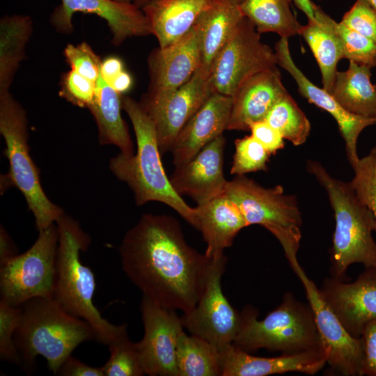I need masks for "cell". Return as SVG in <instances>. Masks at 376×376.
Wrapping results in <instances>:
<instances>
[{"label": "cell", "mask_w": 376, "mask_h": 376, "mask_svg": "<svg viewBox=\"0 0 376 376\" xmlns=\"http://www.w3.org/2000/svg\"><path fill=\"white\" fill-rule=\"evenodd\" d=\"M224 194L240 209L247 226H263L279 242L288 260L297 257L302 217L295 195L279 185L265 187L245 175L227 180Z\"/></svg>", "instance_id": "cell-8"}, {"label": "cell", "mask_w": 376, "mask_h": 376, "mask_svg": "<svg viewBox=\"0 0 376 376\" xmlns=\"http://www.w3.org/2000/svg\"><path fill=\"white\" fill-rule=\"evenodd\" d=\"M200 58V30L196 22L180 40L150 53V83L141 106L148 109L164 102L192 77L199 67Z\"/></svg>", "instance_id": "cell-13"}, {"label": "cell", "mask_w": 376, "mask_h": 376, "mask_svg": "<svg viewBox=\"0 0 376 376\" xmlns=\"http://www.w3.org/2000/svg\"><path fill=\"white\" fill-rule=\"evenodd\" d=\"M214 93L209 74L200 68L164 102L143 109L152 120L161 155L171 151L183 127Z\"/></svg>", "instance_id": "cell-17"}, {"label": "cell", "mask_w": 376, "mask_h": 376, "mask_svg": "<svg viewBox=\"0 0 376 376\" xmlns=\"http://www.w3.org/2000/svg\"><path fill=\"white\" fill-rule=\"evenodd\" d=\"M95 118L101 145H114L126 155H134V146L128 127L122 118L120 94L100 75L95 93L88 107Z\"/></svg>", "instance_id": "cell-27"}, {"label": "cell", "mask_w": 376, "mask_h": 376, "mask_svg": "<svg viewBox=\"0 0 376 376\" xmlns=\"http://www.w3.org/2000/svg\"><path fill=\"white\" fill-rule=\"evenodd\" d=\"M16 255H17V249L5 229L1 227L0 232V265Z\"/></svg>", "instance_id": "cell-45"}, {"label": "cell", "mask_w": 376, "mask_h": 376, "mask_svg": "<svg viewBox=\"0 0 376 376\" xmlns=\"http://www.w3.org/2000/svg\"><path fill=\"white\" fill-rule=\"evenodd\" d=\"M150 0H134L133 3L140 8Z\"/></svg>", "instance_id": "cell-48"}, {"label": "cell", "mask_w": 376, "mask_h": 376, "mask_svg": "<svg viewBox=\"0 0 376 376\" xmlns=\"http://www.w3.org/2000/svg\"><path fill=\"white\" fill-rule=\"evenodd\" d=\"M265 120L295 146L304 144L311 132L308 118L288 92L274 104Z\"/></svg>", "instance_id": "cell-32"}, {"label": "cell", "mask_w": 376, "mask_h": 376, "mask_svg": "<svg viewBox=\"0 0 376 376\" xmlns=\"http://www.w3.org/2000/svg\"><path fill=\"white\" fill-rule=\"evenodd\" d=\"M213 0H150L141 8L159 43L169 46L185 36Z\"/></svg>", "instance_id": "cell-24"}, {"label": "cell", "mask_w": 376, "mask_h": 376, "mask_svg": "<svg viewBox=\"0 0 376 376\" xmlns=\"http://www.w3.org/2000/svg\"><path fill=\"white\" fill-rule=\"evenodd\" d=\"M298 9L301 10L307 17L308 20L315 19V9L317 6L311 0H292Z\"/></svg>", "instance_id": "cell-47"}, {"label": "cell", "mask_w": 376, "mask_h": 376, "mask_svg": "<svg viewBox=\"0 0 376 376\" xmlns=\"http://www.w3.org/2000/svg\"><path fill=\"white\" fill-rule=\"evenodd\" d=\"M337 24L317 6L315 19L301 25L299 34L309 46L319 66L322 88L331 91L336 78L337 65L343 58V46L337 30Z\"/></svg>", "instance_id": "cell-26"}, {"label": "cell", "mask_w": 376, "mask_h": 376, "mask_svg": "<svg viewBox=\"0 0 376 376\" xmlns=\"http://www.w3.org/2000/svg\"><path fill=\"white\" fill-rule=\"evenodd\" d=\"M354 177L350 182L360 199L373 212L376 223V146L352 166Z\"/></svg>", "instance_id": "cell-35"}, {"label": "cell", "mask_w": 376, "mask_h": 376, "mask_svg": "<svg viewBox=\"0 0 376 376\" xmlns=\"http://www.w3.org/2000/svg\"><path fill=\"white\" fill-rule=\"evenodd\" d=\"M320 290L352 336L360 338L365 325L376 320V268H365L351 283L326 279Z\"/></svg>", "instance_id": "cell-18"}, {"label": "cell", "mask_w": 376, "mask_h": 376, "mask_svg": "<svg viewBox=\"0 0 376 376\" xmlns=\"http://www.w3.org/2000/svg\"><path fill=\"white\" fill-rule=\"evenodd\" d=\"M110 357L102 367L104 376H142L146 375L136 343L127 333L109 346Z\"/></svg>", "instance_id": "cell-33"}, {"label": "cell", "mask_w": 376, "mask_h": 376, "mask_svg": "<svg viewBox=\"0 0 376 376\" xmlns=\"http://www.w3.org/2000/svg\"><path fill=\"white\" fill-rule=\"evenodd\" d=\"M57 374L63 376H104L102 367L88 366L71 355L62 363Z\"/></svg>", "instance_id": "cell-43"}, {"label": "cell", "mask_w": 376, "mask_h": 376, "mask_svg": "<svg viewBox=\"0 0 376 376\" xmlns=\"http://www.w3.org/2000/svg\"><path fill=\"white\" fill-rule=\"evenodd\" d=\"M235 152L230 173L244 175L249 173L267 171L269 152L251 135L235 141Z\"/></svg>", "instance_id": "cell-34"}, {"label": "cell", "mask_w": 376, "mask_h": 376, "mask_svg": "<svg viewBox=\"0 0 376 376\" xmlns=\"http://www.w3.org/2000/svg\"><path fill=\"white\" fill-rule=\"evenodd\" d=\"M242 1L213 0L196 20L200 30L198 68L208 74L215 57L245 17Z\"/></svg>", "instance_id": "cell-25"}, {"label": "cell", "mask_w": 376, "mask_h": 376, "mask_svg": "<svg viewBox=\"0 0 376 376\" xmlns=\"http://www.w3.org/2000/svg\"><path fill=\"white\" fill-rule=\"evenodd\" d=\"M0 132L6 148L8 173L1 178V189L14 187L24 196L35 218L36 229L42 230L56 222L64 213L45 194L39 170L29 153L26 113L10 92L0 95Z\"/></svg>", "instance_id": "cell-7"}, {"label": "cell", "mask_w": 376, "mask_h": 376, "mask_svg": "<svg viewBox=\"0 0 376 376\" xmlns=\"http://www.w3.org/2000/svg\"><path fill=\"white\" fill-rule=\"evenodd\" d=\"M33 31L31 17L5 15L0 21V95L9 92Z\"/></svg>", "instance_id": "cell-29"}, {"label": "cell", "mask_w": 376, "mask_h": 376, "mask_svg": "<svg viewBox=\"0 0 376 376\" xmlns=\"http://www.w3.org/2000/svg\"><path fill=\"white\" fill-rule=\"evenodd\" d=\"M21 308L14 340L20 365L27 372L34 370L36 358L42 356L48 368L56 375L79 344L97 340L86 321L65 311L54 298H33L22 304Z\"/></svg>", "instance_id": "cell-3"}, {"label": "cell", "mask_w": 376, "mask_h": 376, "mask_svg": "<svg viewBox=\"0 0 376 376\" xmlns=\"http://www.w3.org/2000/svg\"><path fill=\"white\" fill-rule=\"evenodd\" d=\"M176 363L178 376L221 375L219 350L198 336L183 331L178 340Z\"/></svg>", "instance_id": "cell-31"}, {"label": "cell", "mask_w": 376, "mask_h": 376, "mask_svg": "<svg viewBox=\"0 0 376 376\" xmlns=\"http://www.w3.org/2000/svg\"><path fill=\"white\" fill-rule=\"evenodd\" d=\"M58 232L56 278L53 298L68 313L86 321L97 341L106 345L127 334V324L114 325L93 304L95 280L93 271L80 260L91 242L79 224L63 213L56 222Z\"/></svg>", "instance_id": "cell-5"}, {"label": "cell", "mask_w": 376, "mask_h": 376, "mask_svg": "<svg viewBox=\"0 0 376 376\" xmlns=\"http://www.w3.org/2000/svg\"><path fill=\"white\" fill-rule=\"evenodd\" d=\"M79 12L94 14L104 19L116 45L132 37L152 34L141 8L133 2L114 0H61L51 15V23L58 31L70 33L73 30L72 16Z\"/></svg>", "instance_id": "cell-16"}, {"label": "cell", "mask_w": 376, "mask_h": 376, "mask_svg": "<svg viewBox=\"0 0 376 376\" xmlns=\"http://www.w3.org/2000/svg\"><path fill=\"white\" fill-rule=\"evenodd\" d=\"M340 22L376 42V10L367 0H356Z\"/></svg>", "instance_id": "cell-40"}, {"label": "cell", "mask_w": 376, "mask_h": 376, "mask_svg": "<svg viewBox=\"0 0 376 376\" xmlns=\"http://www.w3.org/2000/svg\"><path fill=\"white\" fill-rule=\"evenodd\" d=\"M123 70V63L119 58L111 56L102 61L100 75L108 84Z\"/></svg>", "instance_id": "cell-44"}, {"label": "cell", "mask_w": 376, "mask_h": 376, "mask_svg": "<svg viewBox=\"0 0 376 376\" xmlns=\"http://www.w3.org/2000/svg\"><path fill=\"white\" fill-rule=\"evenodd\" d=\"M121 102L122 108L133 125L137 151L136 155L120 152L113 157L109 161V169L117 178L128 185L137 205L150 201L161 202L197 228L195 207L189 206L174 190L166 174L152 120L133 98L123 97Z\"/></svg>", "instance_id": "cell-2"}, {"label": "cell", "mask_w": 376, "mask_h": 376, "mask_svg": "<svg viewBox=\"0 0 376 376\" xmlns=\"http://www.w3.org/2000/svg\"><path fill=\"white\" fill-rule=\"evenodd\" d=\"M288 262L304 288L308 304L321 338L327 363L335 373L345 376H361L363 358L360 338L352 336L323 297L295 257Z\"/></svg>", "instance_id": "cell-12"}, {"label": "cell", "mask_w": 376, "mask_h": 376, "mask_svg": "<svg viewBox=\"0 0 376 376\" xmlns=\"http://www.w3.org/2000/svg\"><path fill=\"white\" fill-rule=\"evenodd\" d=\"M226 138L221 135L204 146L191 159L176 166L170 182L180 196H188L197 205L224 193Z\"/></svg>", "instance_id": "cell-19"}, {"label": "cell", "mask_w": 376, "mask_h": 376, "mask_svg": "<svg viewBox=\"0 0 376 376\" xmlns=\"http://www.w3.org/2000/svg\"><path fill=\"white\" fill-rule=\"evenodd\" d=\"M96 82L71 69L62 79L60 95L72 104L88 107L93 100Z\"/></svg>", "instance_id": "cell-39"}, {"label": "cell", "mask_w": 376, "mask_h": 376, "mask_svg": "<svg viewBox=\"0 0 376 376\" xmlns=\"http://www.w3.org/2000/svg\"><path fill=\"white\" fill-rule=\"evenodd\" d=\"M210 258L202 294L195 307L180 318L184 328L191 335L203 338L221 352L235 339L241 314L231 306L222 290L221 281L226 256L221 253Z\"/></svg>", "instance_id": "cell-11"}, {"label": "cell", "mask_w": 376, "mask_h": 376, "mask_svg": "<svg viewBox=\"0 0 376 376\" xmlns=\"http://www.w3.org/2000/svg\"><path fill=\"white\" fill-rule=\"evenodd\" d=\"M220 355L221 376H267L290 372L314 375L327 363L323 351L262 357L253 356L233 344L221 350Z\"/></svg>", "instance_id": "cell-21"}, {"label": "cell", "mask_w": 376, "mask_h": 376, "mask_svg": "<svg viewBox=\"0 0 376 376\" xmlns=\"http://www.w3.org/2000/svg\"><path fill=\"white\" fill-rule=\"evenodd\" d=\"M287 93L276 67L254 75L233 96L227 130H249V123L264 120L274 104Z\"/></svg>", "instance_id": "cell-22"}, {"label": "cell", "mask_w": 376, "mask_h": 376, "mask_svg": "<svg viewBox=\"0 0 376 376\" xmlns=\"http://www.w3.org/2000/svg\"><path fill=\"white\" fill-rule=\"evenodd\" d=\"M260 34L244 17L212 64L209 78L214 92L233 97L250 77L276 67L274 50Z\"/></svg>", "instance_id": "cell-10"}, {"label": "cell", "mask_w": 376, "mask_h": 376, "mask_svg": "<svg viewBox=\"0 0 376 376\" xmlns=\"http://www.w3.org/2000/svg\"><path fill=\"white\" fill-rule=\"evenodd\" d=\"M374 86H375V89H376V84H375Z\"/></svg>", "instance_id": "cell-51"}, {"label": "cell", "mask_w": 376, "mask_h": 376, "mask_svg": "<svg viewBox=\"0 0 376 376\" xmlns=\"http://www.w3.org/2000/svg\"><path fill=\"white\" fill-rule=\"evenodd\" d=\"M21 306H14L0 301V359L21 364L14 336L21 318Z\"/></svg>", "instance_id": "cell-37"}, {"label": "cell", "mask_w": 376, "mask_h": 376, "mask_svg": "<svg viewBox=\"0 0 376 376\" xmlns=\"http://www.w3.org/2000/svg\"><path fill=\"white\" fill-rule=\"evenodd\" d=\"M197 230L201 232L207 248L205 254L212 258L233 245L239 232L247 227L237 206L224 193L195 207Z\"/></svg>", "instance_id": "cell-23"}, {"label": "cell", "mask_w": 376, "mask_h": 376, "mask_svg": "<svg viewBox=\"0 0 376 376\" xmlns=\"http://www.w3.org/2000/svg\"><path fill=\"white\" fill-rule=\"evenodd\" d=\"M251 135L254 137L268 152L275 155L285 147L281 134L267 121L252 122L249 125Z\"/></svg>", "instance_id": "cell-41"}, {"label": "cell", "mask_w": 376, "mask_h": 376, "mask_svg": "<svg viewBox=\"0 0 376 376\" xmlns=\"http://www.w3.org/2000/svg\"><path fill=\"white\" fill-rule=\"evenodd\" d=\"M175 311L146 296L142 297L144 334L136 344L146 375L178 376L176 348L184 327Z\"/></svg>", "instance_id": "cell-14"}, {"label": "cell", "mask_w": 376, "mask_h": 376, "mask_svg": "<svg viewBox=\"0 0 376 376\" xmlns=\"http://www.w3.org/2000/svg\"><path fill=\"white\" fill-rule=\"evenodd\" d=\"M337 30L342 42L343 58L370 68L376 66V42L340 22L337 24Z\"/></svg>", "instance_id": "cell-36"}, {"label": "cell", "mask_w": 376, "mask_h": 376, "mask_svg": "<svg viewBox=\"0 0 376 376\" xmlns=\"http://www.w3.org/2000/svg\"><path fill=\"white\" fill-rule=\"evenodd\" d=\"M370 68L350 61L345 71H338L329 92L348 111L376 118V89Z\"/></svg>", "instance_id": "cell-28"}, {"label": "cell", "mask_w": 376, "mask_h": 376, "mask_svg": "<svg viewBox=\"0 0 376 376\" xmlns=\"http://www.w3.org/2000/svg\"><path fill=\"white\" fill-rule=\"evenodd\" d=\"M376 10V0H367Z\"/></svg>", "instance_id": "cell-49"}, {"label": "cell", "mask_w": 376, "mask_h": 376, "mask_svg": "<svg viewBox=\"0 0 376 376\" xmlns=\"http://www.w3.org/2000/svg\"><path fill=\"white\" fill-rule=\"evenodd\" d=\"M58 244V228L53 224L39 231L26 251L1 264L0 301L19 306L33 298H53Z\"/></svg>", "instance_id": "cell-9"}, {"label": "cell", "mask_w": 376, "mask_h": 376, "mask_svg": "<svg viewBox=\"0 0 376 376\" xmlns=\"http://www.w3.org/2000/svg\"><path fill=\"white\" fill-rule=\"evenodd\" d=\"M116 1H118V2H126V3H130V2H133L134 0H114Z\"/></svg>", "instance_id": "cell-50"}, {"label": "cell", "mask_w": 376, "mask_h": 376, "mask_svg": "<svg viewBox=\"0 0 376 376\" xmlns=\"http://www.w3.org/2000/svg\"><path fill=\"white\" fill-rule=\"evenodd\" d=\"M324 188L334 213L336 226L331 249V275L343 281L348 267L361 263L376 268V223L370 210L360 199L350 182L333 177L317 160L306 165Z\"/></svg>", "instance_id": "cell-4"}, {"label": "cell", "mask_w": 376, "mask_h": 376, "mask_svg": "<svg viewBox=\"0 0 376 376\" xmlns=\"http://www.w3.org/2000/svg\"><path fill=\"white\" fill-rule=\"evenodd\" d=\"M233 345L249 353L260 348L282 354L323 351L313 311L286 292L278 307L261 320L258 311L245 306Z\"/></svg>", "instance_id": "cell-6"}, {"label": "cell", "mask_w": 376, "mask_h": 376, "mask_svg": "<svg viewBox=\"0 0 376 376\" xmlns=\"http://www.w3.org/2000/svg\"><path fill=\"white\" fill-rule=\"evenodd\" d=\"M119 94L127 91L132 85V79L130 75L123 70L109 84Z\"/></svg>", "instance_id": "cell-46"}, {"label": "cell", "mask_w": 376, "mask_h": 376, "mask_svg": "<svg viewBox=\"0 0 376 376\" xmlns=\"http://www.w3.org/2000/svg\"><path fill=\"white\" fill-rule=\"evenodd\" d=\"M63 54L72 70L96 82L100 75L102 61L88 43L68 44Z\"/></svg>", "instance_id": "cell-38"}, {"label": "cell", "mask_w": 376, "mask_h": 376, "mask_svg": "<svg viewBox=\"0 0 376 376\" xmlns=\"http://www.w3.org/2000/svg\"><path fill=\"white\" fill-rule=\"evenodd\" d=\"M277 64L294 79L298 91L310 103L328 112L336 121L345 142L346 155L352 166L359 159L357 142L362 131L376 124V118L354 114L346 110L328 91L311 82L294 62L288 38H280L274 47Z\"/></svg>", "instance_id": "cell-15"}, {"label": "cell", "mask_w": 376, "mask_h": 376, "mask_svg": "<svg viewBox=\"0 0 376 376\" xmlns=\"http://www.w3.org/2000/svg\"><path fill=\"white\" fill-rule=\"evenodd\" d=\"M233 97L214 92L178 134L171 148L175 166L191 159L204 146L223 135Z\"/></svg>", "instance_id": "cell-20"}, {"label": "cell", "mask_w": 376, "mask_h": 376, "mask_svg": "<svg viewBox=\"0 0 376 376\" xmlns=\"http://www.w3.org/2000/svg\"><path fill=\"white\" fill-rule=\"evenodd\" d=\"M119 253L124 273L143 296L184 313L195 307L211 258L187 244L175 218L142 215L125 234Z\"/></svg>", "instance_id": "cell-1"}, {"label": "cell", "mask_w": 376, "mask_h": 376, "mask_svg": "<svg viewBox=\"0 0 376 376\" xmlns=\"http://www.w3.org/2000/svg\"><path fill=\"white\" fill-rule=\"evenodd\" d=\"M292 0H243L241 9L259 33H275L281 38L299 34L301 24L291 9Z\"/></svg>", "instance_id": "cell-30"}, {"label": "cell", "mask_w": 376, "mask_h": 376, "mask_svg": "<svg viewBox=\"0 0 376 376\" xmlns=\"http://www.w3.org/2000/svg\"><path fill=\"white\" fill-rule=\"evenodd\" d=\"M361 339L363 350L361 375L376 376V320L365 325Z\"/></svg>", "instance_id": "cell-42"}]
</instances>
